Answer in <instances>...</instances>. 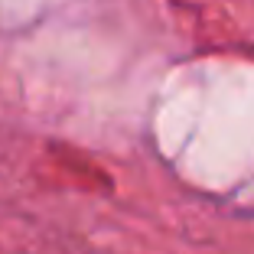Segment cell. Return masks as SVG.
I'll return each instance as SVG.
<instances>
[]
</instances>
